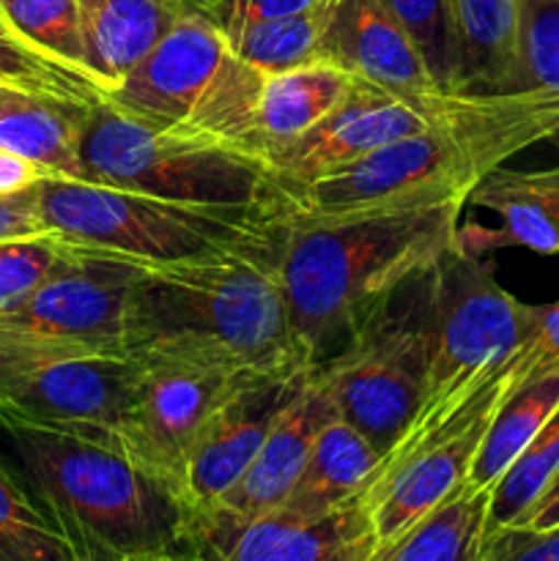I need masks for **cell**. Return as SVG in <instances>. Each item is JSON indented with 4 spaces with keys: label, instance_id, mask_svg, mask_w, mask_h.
<instances>
[{
    "label": "cell",
    "instance_id": "6da1fadb",
    "mask_svg": "<svg viewBox=\"0 0 559 561\" xmlns=\"http://www.w3.org/2000/svg\"><path fill=\"white\" fill-rule=\"evenodd\" d=\"M277 250L280 244L192 261H126L132 279L124 356L233 376L316 365L296 343Z\"/></svg>",
    "mask_w": 559,
    "mask_h": 561
},
{
    "label": "cell",
    "instance_id": "7a4b0ae2",
    "mask_svg": "<svg viewBox=\"0 0 559 561\" xmlns=\"http://www.w3.org/2000/svg\"><path fill=\"white\" fill-rule=\"evenodd\" d=\"M466 197L283 219L277 268L307 362H321L455 244Z\"/></svg>",
    "mask_w": 559,
    "mask_h": 561
},
{
    "label": "cell",
    "instance_id": "3957f363",
    "mask_svg": "<svg viewBox=\"0 0 559 561\" xmlns=\"http://www.w3.org/2000/svg\"><path fill=\"white\" fill-rule=\"evenodd\" d=\"M557 135L559 93L455 96L425 129L296 192L285 219L310 222L442 197L469 201L488 175Z\"/></svg>",
    "mask_w": 559,
    "mask_h": 561
},
{
    "label": "cell",
    "instance_id": "277c9868",
    "mask_svg": "<svg viewBox=\"0 0 559 561\" xmlns=\"http://www.w3.org/2000/svg\"><path fill=\"white\" fill-rule=\"evenodd\" d=\"M16 474L88 561L195 553L179 491L113 436L5 422Z\"/></svg>",
    "mask_w": 559,
    "mask_h": 561
},
{
    "label": "cell",
    "instance_id": "5b68a950",
    "mask_svg": "<svg viewBox=\"0 0 559 561\" xmlns=\"http://www.w3.org/2000/svg\"><path fill=\"white\" fill-rule=\"evenodd\" d=\"M33 203L49 233L75 252L110 261H192L274 250L288 211L208 208L69 179H42Z\"/></svg>",
    "mask_w": 559,
    "mask_h": 561
},
{
    "label": "cell",
    "instance_id": "8992f818",
    "mask_svg": "<svg viewBox=\"0 0 559 561\" xmlns=\"http://www.w3.org/2000/svg\"><path fill=\"white\" fill-rule=\"evenodd\" d=\"M263 82L266 75L244 64L206 14L184 11L162 42L104 93V104L151 129L261 153L255 118Z\"/></svg>",
    "mask_w": 559,
    "mask_h": 561
},
{
    "label": "cell",
    "instance_id": "52a82bcc",
    "mask_svg": "<svg viewBox=\"0 0 559 561\" xmlns=\"http://www.w3.org/2000/svg\"><path fill=\"white\" fill-rule=\"evenodd\" d=\"M82 164L91 184L186 206L272 211H288L290 206V192L261 153L151 129L104 102L88 110Z\"/></svg>",
    "mask_w": 559,
    "mask_h": 561
},
{
    "label": "cell",
    "instance_id": "ba28073f",
    "mask_svg": "<svg viewBox=\"0 0 559 561\" xmlns=\"http://www.w3.org/2000/svg\"><path fill=\"white\" fill-rule=\"evenodd\" d=\"M427 370L406 438L422 436L471 398L518 348L529 305L499 285L493 261L449 247L425 274Z\"/></svg>",
    "mask_w": 559,
    "mask_h": 561
},
{
    "label": "cell",
    "instance_id": "9c48e42d",
    "mask_svg": "<svg viewBox=\"0 0 559 561\" xmlns=\"http://www.w3.org/2000/svg\"><path fill=\"white\" fill-rule=\"evenodd\" d=\"M392 301L316 362V381L334 416L354 425L381 455L398 444L420 409L431 351L425 277L411 285V299Z\"/></svg>",
    "mask_w": 559,
    "mask_h": 561
},
{
    "label": "cell",
    "instance_id": "30bf717a",
    "mask_svg": "<svg viewBox=\"0 0 559 561\" xmlns=\"http://www.w3.org/2000/svg\"><path fill=\"white\" fill-rule=\"evenodd\" d=\"M137 367L129 356L0 329V425L22 422L115 438Z\"/></svg>",
    "mask_w": 559,
    "mask_h": 561
},
{
    "label": "cell",
    "instance_id": "8fae6325",
    "mask_svg": "<svg viewBox=\"0 0 559 561\" xmlns=\"http://www.w3.org/2000/svg\"><path fill=\"white\" fill-rule=\"evenodd\" d=\"M518 387L524 383L513 351L455 414L422 436L398 442L384 455L376 477L362 491L378 542L403 531L466 485L493 414Z\"/></svg>",
    "mask_w": 559,
    "mask_h": 561
},
{
    "label": "cell",
    "instance_id": "7c38bea8",
    "mask_svg": "<svg viewBox=\"0 0 559 561\" xmlns=\"http://www.w3.org/2000/svg\"><path fill=\"white\" fill-rule=\"evenodd\" d=\"M137 378L121 411L115 442L140 466L179 491L192 444L223 400L250 376L179 365L137 362Z\"/></svg>",
    "mask_w": 559,
    "mask_h": 561
},
{
    "label": "cell",
    "instance_id": "4fadbf2b",
    "mask_svg": "<svg viewBox=\"0 0 559 561\" xmlns=\"http://www.w3.org/2000/svg\"><path fill=\"white\" fill-rule=\"evenodd\" d=\"M312 365L250 376L223 400L186 455L179 496L190 515V531L241 480L283 411L310 378Z\"/></svg>",
    "mask_w": 559,
    "mask_h": 561
},
{
    "label": "cell",
    "instance_id": "5bb4252c",
    "mask_svg": "<svg viewBox=\"0 0 559 561\" xmlns=\"http://www.w3.org/2000/svg\"><path fill=\"white\" fill-rule=\"evenodd\" d=\"M132 268L126 261L85 255L38 285L25 301L0 312V329L99 354L124 356V321Z\"/></svg>",
    "mask_w": 559,
    "mask_h": 561
},
{
    "label": "cell",
    "instance_id": "9a60e30c",
    "mask_svg": "<svg viewBox=\"0 0 559 561\" xmlns=\"http://www.w3.org/2000/svg\"><path fill=\"white\" fill-rule=\"evenodd\" d=\"M453 99L449 96V102ZM449 102L442 107H427L356 80L340 107L266 159L280 184L294 197L312 181L340 173L378 148L425 129L442 110L449 107Z\"/></svg>",
    "mask_w": 559,
    "mask_h": 561
},
{
    "label": "cell",
    "instance_id": "2e32d148",
    "mask_svg": "<svg viewBox=\"0 0 559 561\" xmlns=\"http://www.w3.org/2000/svg\"><path fill=\"white\" fill-rule=\"evenodd\" d=\"M332 416L334 411L327 394L318 387L316 365H312L307 383L296 394L294 403L283 411V416L272 427L252 463L247 466L241 480L195 526V531H192L195 553H203L208 546L223 540L239 526L283 507L285 499L294 491L296 480H299L301 469H305V460L310 455L318 431Z\"/></svg>",
    "mask_w": 559,
    "mask_h": 561
},
{
    "label": "cell",
    "instance_id": "e0dca14e",
    "mask_svg": "<svg viewBox=\"0 0 559 561\" xmlns=\"http://www.w3.org/2000/svg\"><path fill=\"white\" fill-rule=\"evenodd\" d=\"M318 60L427 107L455 96L438 85L409 33L378 0H334Z\"/></svg>",
    "mask_w": 559,
    "mask_h": 561
},
{
    "label": "cell",
    "instance_id": "ac0fdd59",
    "mask_svg": "<svg viewBox=\"0 0 559 561\" xmlns=\"http://www.w3.org/2000/svg\"><path fill=\"white\" fill-rule=\"evenodd\" d=\"M378 546L362 496L321 515L285 510L239 526L201 553L206 561H370Z\"/></svg>",
    "mask_w": 559,
    "mask_h": 561
},
{
    "label": "cell",
    "instance_id": "d6986e66",
    "mask_svg": "<svg viewBox=\"0 0 559 561\" xmlns=\"http://www.w3.org/2000/svg\"><path fill=\"white\" fill-rule=\"evenodd\" d=\"M179 0H80L85 69L107 93L184 14Z\"/></svg>",
    "mask_w": 559,
    "mask_h": 561
},
{
    "label": "cell",
    "instance_id": "ffe728a7",
    "mask_svg": "<svg viewBox=\"0 0 559 561\" xmlns=\"http://www.w3.org/2000/svg\"><path fill=\"white\" fill-rule=\"evenodd\" d=\"M455 96L518 85V0H453Z\"/></svg>",
    "mask_w": 559,
    "mask_h": 561
},
{
    "label": "cell",
    "instance_id": "44dd1931",
    "mask_svg": "<svg viewBox=\"0 0 559 561\" xmlns=\"http://www.w3.org/2000/svg\"><path fill=\"white\" fill-rule=\"evenodd\" d=\"M384 455L340 416L318 431L294 491L280 510L290 515H321L362 496Z\"/></svg>",
    "mask_w": 559,
    "mask_h": 561
},
{
    "label": "cell",
    "instance_id": "7402d4cb",
    "mask_svg": "<svg viewBox=\"0 0 559 561\" xmlns=\"http://www.w3.org/2000/svg\"><path fill=\"white\" fill-rule=\"evenodd\" d=\"M354 82V77L323 60L283 75H266L255 118V140L263 157L294 142L327 118L343 104Z\"/></svg>",
    "mask_w": 559,
    "mask_h": 561
},
{
    "label": "cell",
    "instance_id": "603a6c76",
    "mask_svg": "<svg viewBox=\"0 0 559 561\" xmlns=\"http://www.w3.org/2000/svg\"><path fill=\"white\" fill-rule=\"evenodd\" d=\"M88 110L91 107L25 93L0 118V148L25 157L49 179L88 181L82 164Z\"/></svg>",
    "mask_w": 559,
    "mask_h": 561
},
{
    "label": "cell",
    "instance_id": "cb8c5ba5",
    "mask_svg": "<svg viewBox=\"0 0 559 561\" xmlns=\"http://www.w3.org/2000/svg\"><path fill=\"white\" fill-rule=\"evenodd\" d=\"M488 502L491 493L466 482L420 520L378 542L370 561H480L488 540Z\"/></svg>",
    "mask_w": 559,
    "mask_h": 561
},
{
    "label": "cell",
    "instance_id": "d4e9b609",
    "mask_svg": "<svg viewBox=\"0 0 559 561\" xmlns=\"http://www.w3.org/2000/svg\"><path fill=\"white\" fill-rule=\"evenodd\" d=\"M471 206L491 208L502 217V228L491 230L482 225H460L455 244L469 255H491L502 247H524L537 255L559 257V233L551 214L546 211L537 197L515 186L507 179L504 168L488 175L480 186L469 195Z\"/></svg>",
    "mask_w": 559,
    "mask_h": 561
},
{
    "label": "cell",
    "instance_id": "484cf974",
    "mask_svg": "<svg viewBox=\"0 0 559 561\" xmlns=\"http://www.w3.org/2000/svg\"><path fill=\"white\" fill-rule=\"evenodd\" d=\"M559 409V370L526 381L499 405L482 438L477 458L469 471V485L488 491L502 480L515 458L524 453L526 444L537 436L543 425Z\"/></svg>",
    "mask_w": 559,
    "mask_h": 561
},
{
    "label": "cell",
    "instance_id": "4316f807",
    "mask_svg": "<svg viewBox=\"0 0 559 561\" xmlns=\"http://www.w3.org/2000/svg\"><path fill=\"white\" fill-rule=\"evenodd\" d=\"M0 561H88L16 471L0 460Z\"/></svg>",
    "mask_w": 559,
    "mask_h": 561
},
{
    "label": "cell",
    "instance_id": "83f0119b",
    "mask_svg": "<svg viewBox=\"0 0 559 561\" xmlns=\"http://www.w3.org/2000/svg\"><path fill=\"white\" fill-rule=\"evenodd\" d=\"M332 3L327 9L310 11V14L250 22V25L225 33V38L233 53L252 69L263 71V75H283V71L316 64L321 55Z\"/></svg>",
    "mask_w": 559,
    "mask_h": 561
},
{
    "label": "cell",
    "instance_id": "f1b7e54d",
    "mask_svg": "<svg viewBox=\"0 0 559 561\" xmlns=\"http://www.w3.org/2000/svg\"><path fill=\"white\" fill-rule=\"evenodd\" d=\"M0 85L31 96L82 104V107L104 102L102 85L91 75L38 53L3 16H0Z\"/></svg>",
    "mask_w": 559,
    "mask_h": 561
},
{
    "label": "cell",
    "instance_id": "f546056e",
    "mask_svg": "<svg viewBox=\"0 0 559 561\" xmlns=\"http://www.w3.org/2000/svg\"><path fill=\"white\" fill-rule=\"evenodd\" d=\"M559 471V409L551 420L537 431L524 447V453L510 463L502 480L491 488V502H488V535L499 529L515 526L532 504L540 499L548 482Z\"/></svg>",
    "mask_w": 559,
    "mask_h": 561
},
{
    "label": "cell",
    "instance_id": "4dcf8cb0",
    "mask_svg": "<svg viewBox=\"0 0 559 561\" xmlns=\"http://www.w3.org/2000/svg\"><path fill=\"white\" fill-rule=\"evenodd\" d=\"M0 16L38 53L88 75L80 0H0Z\"/></svg>",
    "mask_w": 559,
    "mask_h": 561
},
{
    "label": "cell",
    "instance_id": "1f68e13d",
    "mask_svg": "<svg viewBox=\"0 0 559 561\" xmlns=\"http://www.w3.org/2000/svg\"><path fill=\"white\" fill-rule=\"evenodd\" d=\"M559 93V0H518V85Z\"/></svg>",
    "mask_w": 559,
    "mask_h": 561
},
{
    "label": "cell",
    "instance_id": "d6a6232c",
    "mask_svg": "<svg viewBox=\"0 0 559 561\" xmlns=\"http://www.w3.org/2000/svg\"><path fill=\"white\" fill-rule=\"evenodd\" d=\"M411 36L438 85L453 93L455 22L453 0H378Z\"/></svg>",
    "mask_w": 559,
    "mask_h": 561
},
{
    "label": "cell",
    "instance_id": "836d02e7",
    "mask_svg": "<svg viewBox=\"0 0 559 561\" xmlns=\"http://www.w3.org/2000/svg\"><path fill=\"white\" fill-rule=\"evenodd\" d=\"M75 257L77 252L55 236L0 241V312L25 301Z\"/></svg>",
    "mask_w": 559,
    "mask_h": 561
},
{
    "label": "cell",
    "instance_id": "e575fe53",
    "mask_svg": "<svg viewBox=\"0 0 559 561\" xmlns=\"http://www.w3.org/2000/svg\"><path fill=\"white\" fill-rule=\"evenodd\" d=\"M480 561H559V526L551 529H507L491 531Z\"/></svg>",
    "mask_w": 559,
    "mask_h": 561
},
{
    "label": "cell",
    "instance_id": "d590c367",
    "mask_svg": "<svg viewBox=\"0 0 559 561\" xmlns=\"http://www.w3.org/2000/svg\"><path fill=\"white\" fill-rule=\"evenodd\" d=\"M329 3L332 0H217L206 11V16L219 31L230 33L241 25H250V22L310 14V11L327 9Z\"/></svg>",
    "mask_w": 559,
    "mask_h": 561
},
{
    "label": "cell",
    "instance_id": "8d00e7d4",
    "mask_svg": "<svg viewBox=\"0 0 559 561\" xmlns=\"http://www.w3.org/2000/svg\"><path fill=\"white\" fill-rule=\"evenodd\" d=\"M36 236H53L44 219L38 217L33 192H22L14 197H0V241L36 239Z\"/></svg>",
    "mask_w": 559,
    "mask_h": 561
},
{
    "label": "cell",
    "instance_id": "74e56055",
    "mask_svg": "<svg viewBox=\"0 0 559 561\" xmlns=\"http://www.w3.org/2000/svg\"><path fill=\"white\" fill-rule=\"evenodd\" d=\"M507 179L513 181L515 186H521L524 192H529L532 197L546 206V211L551 214L554 225H557V233H559V164L546 170H507Z\"/></svg>",
    "mask_w": 559,
    "mask_h": 561
},
{
    "label": "cell",
    "instance_id": "f35d334b",
    "mask_svg": "<svg viewBox=\"0 0 559 561\" xmlns=\"http://www.w3.org/2000/svg\"><path fill=\"white\" fill-rule=\"evenodd\" d=\"M42 179H47V175L36 164L27 162L20 153L9 151V148H0V197L22 195V192L33 190Z\"/></svg>",
    "mask_w": 559,
    "mask_h": 561
},
{
    "label": "cell",
    "instance_id": "ab89813d",
    "mask_svg": "<svg viewBox=\"0 0 559 561\" xmlns=\"http://www.w3.org/2000/svg\"><path fill=\"white\" fill-rule=\"evenodd\" d=\"M515 526H524V529H551L559 526V471L551 482H548L546 491L540 493L535 504L529 507V513L518 520Z\"/></svg>",
    "mask_w": 559,
    "mask_h": 561
},
{
    "label": "cell",
    "instance_id": "60d3db41",
    "mask_svg": "<svg viewBox=\"0 0 559 561\" xmlns=\"http://www.w3.org/2000/svg\"><path fill=\"white\" fill-rule=\"evenodd\" d=\"M118 561H206L201 553H151V557H129V559H118Z\"/></svg>",
    "mask_w": 559,
    "mask_h": 561
},
{
    "label": "cell",
    "instance_id": "b9f144b4",
    "mask_svg": "<svg viewBox=\"0 0 559 561\" xmlns=\"http://www.w3.org/2000/svg\"><path fill=\"white\" fill-rule=\"evenodd\" d=\"M22 96H25V93H22V91H14V88L0 85V118H3V115L9 113V110L14 107V104L20 102Z\"/></svg>",
    "mask_w": 559,
    "mask_h": 561
},
{
    "label": "cell",
    "instance_id": "7bdbcfd3",
    "mask_svg": "<svg viewBox=\"0 0 559 561\" xmlns=\"http://www.w3.org/2000/svg\"><path fill=\"white\" fill-rule=\"evenodd\" d=\"M181 5H184V9H190V11H201V14H206L208 9H212L214 3H217V0H179Z\"/></svg>",
    "mask_w": 559,
    "mask_h": 561
}]
</instances>
